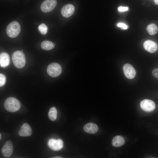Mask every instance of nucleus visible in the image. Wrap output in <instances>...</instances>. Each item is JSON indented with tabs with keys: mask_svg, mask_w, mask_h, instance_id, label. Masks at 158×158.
I'll use <instances>...</instances> for the list:
<instances>
[{
	"mask_svg": "<svg viewBox=\"0 0 158 158\" xmlns=\"http://www.w3.org/2000/svg\"><path fill=\"white\" fill-rule=\"evenodd\" d=\"M56 4V0H45L41 5V9L44 13L49 12L55 8Z\"/></svg>",
	"mask_w": 158,
	"mask_h": 158,
	"instance_id": "39448f33",
	"label": "nucleus"
},
{
	"mask_svg": "<svg viewBox=\"0 0 158 158\" xmlns=\"http://www.w3.org/2000/svg\"><path fill=\"white\" fill-rule=\"evenodd\" d=\"M143 47L146 51L150 53L155 52L158 49L157 43L150 40H146L144 42Z\"/></svg>",
	"mask_w": 158,
	"mask_h": 158,
	"instance_id": "9b49d317",
	"label": "nucleus"
},
{
	"mask_svg": "<svg viewBox=\"0 0 158 158\" xmlns=\"http://www.w3.org/2000/svg\"><path fill=\"white\" fill-rule=\"evenodd\" d=\"M52 158H62V157L60 156H56V157H53Z\"/></svg>",
	"mask_w": 158,
	"mask_h": 158,
	"instance_id": "393cba45",
	"label": "nucleus"
},
{
	"mask_svg": "<svg viewBox=\"0 0 158 158\" xmlns=\"http://www.w3.org/2000/svg\"><path fill=\"white\" fill-rule=\"evenodd\" d=\"M38 29L41 34L43 35H45L47 33L48 27L45 24L42 23L39 26Z\"/></svg>",
	"mask_w": 158,
	"mask_h": 158,
	"instance_id": "6ab92c4d",
	"label": "nucleus"
},
{
	"mask_svg": "<svg viewBox=\"0 0 158 158\" xmlns=\"http://www.w3.org/2000/svg\"><path fill=\"white\" fill-rule=\"evenodd\" d=\"M20 29V26L19 23L16 21H13L8 25L6 28V32L9 37L14 38L19 34Z\"/></svg>",
	"mask_w": 158,
	"mask_h": 158,
	"instance_id": "7ed1b4c3",
	"label": "nucleus"
},
{
	"mask_svg": "<svg viewBox=\"0 0 158 158\" xmlns=\"http://www.w3.org/2000/svg\"><path fill=\"white\" fill-rule=\"evenodd\" d=\"M62 69L61 65L56 63L49 64L47 68V72L50 76L55 77L59 76L61 73Z\"/></svg>",
	"mask_w": 158,
	"mask_h": 158,
	"instance_id": "20e7f679",
	"label": "nucleus"
},
{
	"mask_svg": "<svg viewBox=\"0 0 158 158\" xmlns=\"http://www.w3.org/2000/svg\"><path fill=\"white\" fill-rule=\"evenodd\" d=\"M124 74L129 79H133L135 76L136 72L134 68L131 65L126 63L123 68Z\"/></svg>",
	"mask_w": 158,
	"mask_h": 158,
	"instance_id": "0eeeda50",
	"label": "nucleus"
},
{
	"mask_svg": "<svg viewBox=\"0 0 158 158\" xmlns=\"http://www.w3.org/2000/svg\"><path fill=\"white\" fill-rule=\"evenodd\" d=\"M48 116L51 121H54L56 120L57 118V111L55 107H53L50 109Z\"/></svg>",
	"mask_w": 158,
	"mask_h": 158,
	"instance_id": "a211bd4d",
	"label": "nucleus"
},
{
	"mask_svg": "<svg viewBox=\"0 0 158 158\" xmlns=\"http://www.w3.org/2000/svg\"><path fill=\"white\" fill-rule=\"evenodd\" d=\"M13 63L17 68H23L25 64V58L23 53L20 51H17L13 53L12 56Z\"/></svg>",
	"mask_w": 158,
	"mask_h": 158,
	"instance_id": "f03ea898",
	"label": "nucleus"
},
{
	"mask_svg": "<svg viewBox=\"0 0 158 158\" xmlns=\"http://www.w3.org/2000/svg\"><path fill=\"white\" fill-rule=\"evenodd\" d=\"M125 142V140L123 137L120 135H117L113 139L112 144L114 147H119L123 145Z\"/></svg>",
	"mask_w": 158,
	"mask_h": 158,
	"instance_id": "2eb2a0df",
	"label": "nucleus"
},
{
	"mask_svg": "<svg viewBox=\"0 0 158 158\" xmlns=\"http://www.w3.org/2000/svg\"><path fill=\"white\" fill-rule=\"evenodd\" d=\"M118 10L119 12H124L128 10V7L127 6H121L118 8Z\"/></svg>",
	"mask_w": 158,
	"mask_h": 158,
	"instance_id": "4be33fe9",
	"label": "nucleus"
},
{
	"mask_svg": "<svg viewBox=\"0 0 158 158\" xmlns=\"http://www.w3.org/2000/svg\"><path fill=\"white\" fill-rule=\"evenodd\" d=\"M48 146L52 150L57 151L61 149L63 145V142L61 139H50L48 142Z\"/></svg>",
	"mask_w": 158,
	"mask_h": 158,
	"instance_id": "423d86ee",
	"label": "nucleus"
},
{
	"mask_svg": "<svg viewBox=\"0 0 158 158\" xmlns=\"http://www.w3.org/2000/svg\"><path fill=\"white\" fill-rule=\"evenodd\" d=\"M42 49L46 50H49L54 49L55 46L54 44L49 41H42L41 44Z\"/></svg>",
	"mask_w": 158,
	"mask_h": 158,
	"instance_id": "dca6fc26",
	"label": "nucleus"
},
{
	"mask_svg": "<svg viewBox=\"0 0 158 158\" xmlns=\"http://www.w3.org/2000/svg\"><path fill=\"white\" fill-rule=\"evenodd\" d=\"M21 51H22V52H23V50H21Z\"/></svg>",
	"mask_w": 158,
	"mask_h": 158,
	"instance_id": "bb28decb",
	"label": "nucleus"
},
{
	"mask_svg": "<svg viewBox=\"0 0 158 158\" xmlns=\"http://www.w3.org/2000/svg\"><path fill=\"white\" fill-rule=\"evenodd\" d=\"M1 134H0V139L1 140Z\"/></svg>",
	"mask_w": 158,
	"mask_h": 158,
	"instance_id": "a878e982",
	"label": "nucleus"
},
{
	"mask_svg": "<svg viewBox=\"0 0 158 158\" xmlns=\"http://www.w3.org/2000/svg\"><path fill=\"white\" fill-rule=\"evenodd\" d=\"M117 26L121 29L123 30H126L128 29V27L127 25L122 23H119L117 24Z\"/></svg>",
	"mask_w": 158,
	"mask_h": 158,
	"instance_id": "412c9836",
	"label": "nucleus"
},
{
	"mask_svg": "<svg viewBox=\"0 0 158 158\" xmlns=\"http://www.w3.org/2000/svg\"><path fill=\"white\" fill-rule=\"evenodd\" d=\"M32 133V130L30 126L27 123H24L18 132L19 135L21 136H30Z\"/></svg>",
	"mask_w": 158,
	"mask_h": 158,
	"instance_id": "f8f14e48",
	"label": "nucleus"
},
{
	"mask_svg": "<svg viewBox=\"0 0 158 158\" xmlns=\"http://www.w3.org/2000/svg\"><path fill=\"white\" fill-rule=\"evenodd\" d=\"M98 128L97 126L93 123H88L85 124L83 127V129L85 132L91 134L96 133Z\"/></svg>",
	"mask_w": 158,
	"mask_h": 158,
	"instance_id": "ddd939ff",
	"label": "nucleus"
},
{
	"mask_svg": "<svg viewBox=\"0 0 158 158\" xmlns=\"http://www.w3.org/2000/svg\"><path fill=\"white\" fill-rule=\"evenodd\" d=\"M13 150V146L12 142L10 140L7 141L1 149V152L5 157H10Z\"/></svg>",
	"mask_w": 158,
	"mask_h": 158,
	"instance_id": "1a4fd4ad",
	"label": "nucleus"
},
{
	"mask_svg": "<svg viewBox=\"0 0 158 158\" xmlns=\"http://www.w3.org/2000/svg\"><path fill=\"white\" fill-rule=\"evenodd\" d=\"M152 74L153 75L158 79V68H156L153 70L152 71Z\"/></svg>",
	"mask_w": 158,
	"mask_h": 158,
	"instance_id": "5701e85b",
	"label": "nucleus"
},
{
	"mask_svg": "<svg viewBox=\"0 0 158 158\" xmlns=\"http://www.w3.org/2000/svg\"><path fill=\"white\" fill-rule=\"evenodd\" d=\"M140 106L144 111L146 112H150L155 109V105L153 101L145 99L141 102Z\"/></svg>",
	"mask_w": 158,
	"mask_h": 158,
	"instance_id": "6e6552de",
	"label": "nucleus"
},
{
	"mask_svg": "<svg viewBox=\"0 0 158 158\" xmlns=\"http://www.w3.org/2000/svg\"><path fill=\"white\" fill-rule=\"evenodd\" d=\"M147 30L150 35H154L157 32L158 28L155 24L152 23L147 26Z\"/></svg>",
	"mask_w": 158,
	"mask_h": 158,
	"instance_id": "f3484780",
	"label": "nucleus"
},
{
	"mask_svg": "<svg viewBox=\"0 0 158 158\" xmlns=\"http://www.w3.org/2000/svg\"><path fill=\"white\" fill-rule=\"evenodd\" d=\"M6 77L5 75L2 74H0V86L1 87L5 83Z\"/></svg>",
	"mask_w": 158,
	"mask_h": 158,
	"instance_id": "aec40b11",
	"label": "nucleus"
},
{
	"mask_svg": "<svg viewBox=\"0 0 158 158\" xmlns=\"http://www.w3.org/2000/svg\"><path fill=\"white\" fill-rule=\"evenodd\" d=\"M75 11L74 6L71 4H68L62 8L61 12L62 16L65 18H68L74 13Z\"/></svg>",
	"mask_w": 158,
	"mask_h": 158,
	"instance_id": "9d476101",
	"label": "nucleus"
},
{
	"mask_svg": "<svg viewBox=\"0 0 158 158\" xmlns=\"http://www.w3.org/2000/svg\"><path fill=\"white\" fill-rule=\"evenodd\" d=\"M10 58L8 54L6 52H2L0 55V65L2 67L5 68L9 65Z\"/></svg>",
	"mask_w": 158,
	"mask_h": 158,
	"instance_id": "4468645a",
	"label": "nucleus"
},
{
	"mask_svg": "<svg viewBox=\"0 0 158 158\" xmlns=\"http://www.w3.org/2000/svg\"><path fill=\"white\" fill-rule=\"evenodd\" d=\"M4 105L6 110L12 112L17 111L20 107V104L19 101L13 97L7 98L4 102Z\"/></svg>",
	"mask_w": 158,
	"mask_h": 158,
	"instance_id": "f257e3e1",
	"label": "nucleus"
},
{
	"mask_svg": "<svg viewBox=\"0 0 158 158\" xmlns=\"http://www.w3.org/2000/svg\"><path fill=\"white\" fill-rule=\"evenodd\" d=\"M155 4L157 5H158V0H153Z\"/></svg>",
	"mask_w": 158,
	"mask_h": 158,
	"instance_id": "b1692460",
	"label": "nucleus"
}]
</instances>
